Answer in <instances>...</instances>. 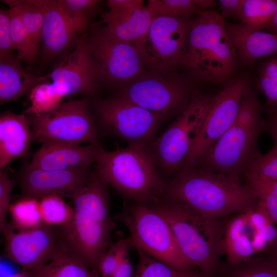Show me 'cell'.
<instances>
[{
  "mask_svg": "<svg viewBox=\"0 0 277 277\" xmlns=\"http://www.w3.org/2000/svg\"><path fill=\"white\" fill-rule=\"evenodd\" d=\"M165 198L218 217L246 212L258 203L253 191L240 177L195 166L183 167L175 174L167 183Z\"/></svg>",
  "mask_w": 277,
  "mask_h": 277,
  "instance_id": "cell-1",
  "label": "cell"
},
{
  "mask_svg": "<svg viewBox=\"0 0 277 277\" xmlns=\"http://www.w3.org/2000/svg\"><path fill=\"white\" fill-rule=\"evenodd\" d=\"M70 197L74 215L68 223L61 226L60 243L97 273L99 259L108 248L115 226L109 214L107 187L91 180Z\"/></svg>",
  "mask_w": 277,
  "mask_h": 277,
  "instance_id": "cell-2",
  "label": "cell"
},
{
  "mask_svg": "<svg viewBox=\"0 0 277 277\" xmlns=\"http://www.w3.org/2000/svg\"><path fill=\"white\" fill-rule=\"evenodd\" d=\"M151 146L116 145L102 148L95 172L107 185L130 201L155 204L165 197L167 183L163 179Z\"/></svg>",
  "mask_w": 277,
  "mask_h": 277,
  "instance_id": "cell-3",
  "label": "cell"
},
{
  "mask_svg": "<svg viewBox=\"0 0 277 277\" xmlns=\"http://www.w3.org/2000/svg\"><path fill=\"white\" fill-rule=\"evenodd\" d=\"M238 56L221 14L211 9L192 19L181 66L194 80L224 85L238 68Z\"/></svg>",
  "mask_w": 277,
  "mask_h": 277,
  "instance_id": "cell-4",
  "label": "cell"
},
{
  "mask_svg": "<svg viewBox=\"0 0 277 277\" xmlns=\"http://www.w3.org/2000/svg\"><path fill=\"white\" fill-rule=\"evenodd\" d=\"M150 205L166 219L184 256L203 275H209L224 253V228L220 217L167 198Z\"/></svg>",
  "mask_w": 277,
  "mask_h": 277,
  "instance_id": "cell-5",
  "label": "cell"
},
{
  "mask_svg": "<svg viewBox=\"0 0 277 277\" xmlns=\"http://www.w3.org/2000/svg\"><path fill=\"white\" fill-rule=\"evenodd\" d=\"M261 109L257 95L249 87L231 126L204 156L190 166L241 178L250 163L261 154L258 140L264 125Z\"/></svg>",
  "mask_w": 277,
  "mask_h": 277,
  "instance_id": "cell-6",
  "label": "cell"
},
{
  "mask_svg": "<svg viewBox=\"0 0 277 277\" xmlns=\"http://www.w3.org/2000/svg\"><path fill=\"white\" fill-rule=\"evenodd\" d=\"M116 218L127 227L136 249L180 271L194 267L181 251L166 219L151 205L126 202Z\"/></svg>",
  "mask_w": 277,
  "mask_h": 277,
  "instance_id": "cell-7",
  "label": "cell"
},
{
  "mask_svg": "<svg viewBox=\"0 0 277 277\" xmlns=\"http://www.w3.org/2000/svg\"><path fill=\"white\" fill-rule=\"evenodd\" d=\"M199 92L191 81L176 72L159 74L146 71L124 84L117 96L169 117L183 112Z\"/></svg>",
  "mask_w": 277,
  "mask_h": 277,
  "instance_id": "cell-8",
  "label": "cell"
},
{
  "mask_svg": "<svg viewBox=\"0 0 277 277\" xmlns=\"http://www.w3.org/2000/svg\"><path fill=\"white\" fill-rule=\"evenodd\" d=\"M26 115L32 142L41 145L88 143L100 145L94 118L86 100H69L51 111Z\"/></svg>",
  "mask_w": 277,
  "mask_h": 277,
  "instance_id": "cell-9",
  "label": "cell"
},
{
  "mask_svg": "<svg viewBox=\"0 0 277 277\" xmlns=\"http://www.w3.org/2000/svg\"><path fill=\"white\" fill-rule=\"evenodd\" d=\"M216 94L199 92L151 145L159 169L175 174L199 134Z\"/></svg>",
  "mask_w": 277,
  "mask_h": 277,
  "instance_id": "cell-10",
  "label": "cell"
},
{
  "mask_svg": "<svg viewBox=\"0 0 277 277\" xmlns=\"http://www.w3.org/2000/svg\"><path fill=\"white\" fill-rule=\"evenodd\" d=\"M94 107L104 130L128 145L151 146L158 128L167 118L118 96L95 100Z\"/></svg>",
  "mask_w": 277,
  "mask_h": 277,
  "instance_id": "cell-11",
  "label": "cell"
},
{
  "mask_svg": "<svg viewBox=\"0 0 277 277\" xmlns=\"http://www.w3.org/2000/svg\"><path fill=\"white\" fill-rule=\"evenodd\" d=\"M190 17L157 16L154 18L141 50L148 71L176 72L186 54Z\"/></svg>",
  "mask_w": 277,
  "mask_h": 277,
  "instance_id": "cell-12",
  "label": "cell"
},
{
  "mask_svg": "<svg viewBox=\"0 0 277 277\" xmlns=\"http://www.w3.org/2000/svg\"><path fill=\"white\" fill-rule=\"evenodd\" d=\"M249 87L248 81L242 76L231 78L223 85L216 94L200 132L180 169L192 165L204 156L229 128Z\"/></svg>",
  "mask_w": 277,
  "mask_h": 277,
  "instance_id": "cell-13",
  "label": "cell"
},
{
  "mask_svg": "<svg viewBox=\"0 0 277 277\" xmlns=\"http://www.w3.org/2000/svg\"><path fill=\"white\" fill-rule=\"evenodd\" d=\"M87 41L98 80L124 84L144 71L137 49L111 36L103 28L94 31Z\"/></svg>",
  "mask_w": 277,
  "mask_h": 277,
  "instance_id": "cell-14",
  "label": "cell"
},
{
  "mask_svg": "<svg viewBox=\"0 0 277 277\" xmlns=\"http://www.w3.org/2000/svg\"><path fill=\"white\" fill-rule=\"evenodd\" d=\"M2 231L6 240V256L26 271H33L44 265L59 247L51 227L45 224L21 229L9 223Z\"/></svg>",
  "mask_w": 277,
  "mask_h": 277,
  "instance_id": "cell-15",
  "label": "cell"
},
{
  "mask_svg": "<svg viewBox=\"0 0 277 277\" xmlns=\"http://www.w3.org/2000/svg\"><path fill=\"white\" fill-rule=\"evenodd\" d=\"M72 47L49 73L51 83L63 99L76 94L93 97L97 90L98 80L85 34L77 38Z\"/></svg>",
  "mask_w": 277,
  "mask_h": 277,
  "instance_id": "cell-16",
  "label": "cell"
},
{
  "mask_svg": "<svg viewBox=\"0 0 277 277\" xmlns=\"http://www.w3.org/2000/svg\"><path fill=\"white\" fill-rule=\"evenodd\" d=\"M90 167L63 170H45L28 164L18 175L17 181L24 196L40 200L49 195L69 196L84 184L93 173Z\"/></svg>",
  "mask_w": 277,
  "mask_h": 277,
  "instance_id": "cell-17",
  "label": "cell"
},
{
  "mask_svg": "<svg viewBox=\"0 0 277 277\" xmlns=\"http://www.w3.org/2000/svg\"><path fill=\"white\" fill-rule=\"evenodd\" d=\"M102 148L101 145L94 144H43L33 154L28 165L45 170L90 167L96 162Z\"/></svg>",
  "mask_w": 277,
  "mask_h": 277,
  "instance_id": "cell-18",
  "label": "cell"
},
{
  "mask_svg": "<svg viewBox=\"0 0 277 277\" xmlns=\"http://www.w3.org/2000/svg\"><path fill=\"white\" fill-rule=\"evenodd\" d=\"M154 17L144 4L130 11L120 13L108 11L103 15L106 24L103 28L111 36L134 46L141 54L145 37Z\"/></svg>",
  "mask_w": 277,
  "mask_h": 277,
  "instance_id": "cell-19",
  "label": "cell"
},
{
  "mask_svg": "<svg viewBox=\"0 0 277 277\" xmlns=\"http://www.w3.org/2000/svg\"><path fill=\"white\" fill-rule=\"evenodd\" d=\"M32 142L30 125L24 112L7 111L0 116V168L27 154Z\"/></svg>",
  "mask_w": 277,
  "mask_h": 277,
  "instance_id": "cell-20",
  "label": "cell"
},
{
  "mask_svg": "<svg viewBox=\"0 0 277 277\" xmlns=\"http://www.w3.org/2000/svg\"><path fill=\"white\" fill-rule=\"evenodd\" d=\"M44 8L41 42L46 57L52 58L74 44L77 34L64 15L59 1H44Z\"/></svg>",
  "mask_w": 277,
  "mask_h": 277,
  "instance_id": "cell-21",
  "label": "cell"
},
{
  "mask_svg": "<svg viewBox=\"0 0 277 277\" xmlns=\"http://www.w3.org/2000/svg\"><path fill=\"white\" fill-rule=\"evenodd\" d=\"M227 35L244 63L277 54V34L252 30L241 23H225Z\"/></svg>",
  "mask_w": 277,
  "mask_h": 277,
  "instance_id": "cell-22",
  "label": "cell"
},
{
  "mask_svg": "<svg viewBox=\"0 0 277 277\" xmlns=\"http://www.w3.org/2000/svg\"><path fill=\"white\" fill-rule=\"evenodd\" d=\"M49 79V74L36 76L28 73L12 54L0 58L1 105L29 95L36 86Z\"/></svg>",
  "mask_w": 277,
  "mask_h": 277,
  "instance_id": "cell-23",
  "label": "cell"
},
{
  "mask_svg": "<svg viewBox=\"0 0 277 277\" xmlns=\"http://www.w3.org/2000/svg\"><path fill=\"white\" fill-rule=\"evenodd\" d=\"M254 231L245 213H237L224 227V253L231 265H235L254 256L252 244Z\"/></svg>",
  "mask_w": 277,
  "mask_h": 277,
  "instance_id": "cell-24",
  "label": "cell"
},
{
  "mask_svg": "<svg viewBox=\"0 0 277 277\" xmlns=\"http://www.w3.org/2000/svg\"><path fill=\"white\" fill-rule=\"evenodd\" d=\"M59 244L55 253L47 263L29 271L31 277H98L82 260Z\"/></svg>",
  "mask_w": 277,
  "mask_h": 277,
  "instance_id": "cell-25",
  "label": "cell"
},
{
  "mask_svg": "<svg viewBox=\"0 0 277 277\" xmlns=\"http://www.w3.org/2000/svg\"><path fill=\"white\" fill-rule=\"evenodd\" d=\"M215 5L212 0H149L146 5L155 17L171 16L190 17Z\"/></svg>",
  "mask_w": 277,
  "mask_h": 277,
  "instance_id": "cell-26",
  "label": "cell"
},
{
  "mask_svg": "<svg viewBox=\"0 0 277 277\" xmlns=\"http://www.w3.org/2000/svg\"><path fill=\"white\" fill-rule=\"evenodd\" d=\"M14 7L33 42L38 48L44 20V1H3Z\"/></svg>",
  "mask_w": 277,
  "mask_h": 277,
  "instance_id": "cell-27",
  "label": "cell"
},
{
  "mask_svg": "<svg viewBox=\"0 0 277 277\" xmlns=\"http://www.w3.org/2000/svg\"><path fill=\"white\" fill-rule=\"evenodd\" d=\"M276 4L274 0H243L238 18L247 27L261 30L269 27Z\"/></svg>",
  "mask_w": 277,
  "mask_h": 277,
  "instance_id": "cell-28",
  "label": "cell"
},
{
  "mask_svg": "<svg viewBox=\"0 0 277 277\" xmlns=\"http://www.w3.org/2000/svg\"><path fill=\"white\" fill-rule=\"evenodd\" d=\"M9 11L11 38L13 48L17 52V58L31 66L36 59L38 48L28 34L15 8H10Z\"/></svg>",
  "mask_w": 277,
  "mask_h": 277,
  "instance_id": "cell-29",
  "label": "cell"
},
{
  "mask_svg": "<svg viewBox=\"0 0 277 277\" xmlns=\"http://www.w3.org/2000/svg\"><path fill=\"white\" fill-rule=\"evenodd\" d=\"M8 212L11 217L10 223L18 229H31L44 224L40 212L39 200L36 198L24 196L10 204Z\"/></svg>",
  "mask_w": 277,
  "mask_h": 277,
  "instance_id": "cell-30",
  "label": "cell"
},
{
  "mask_svg": "<svg viewBox=\"0 0 277 277\" xmlns=\"http://www.w3.org/2000/svg\"><path fill=\"white\" fill-rule=\"evenodd\" d=\"M39 208L43 223L51 227L67 224L74 215L73 208L58 194L49 195L40 199Z\"/></svg>",
  "mask_w": 277,
  "mask_h": 277,
  "instance_id": "cell-31",
  "label": "cell"
},
{
  "mask_svg": "<svg viewBox=\"0 0 277 277\" xmlns=\"http://www.w3.org/2000/svg\"><path fill=\"white\" fill-rule=\"evenodd\" d=\"M269 216L277 224V181L254 177H244Z\"/></svg>",
  "mask_w": 277,
  "mask_h": 277,
  "instance_id": "cell-32",
  "label": "cell"
},
{
  "mask_svg": "<svg viewBox=\"0 0 277 277\" xmlns=\"http://www.w3.org/2000/svg\"><path fill=\"white\" fill-rule=\"evenodd\" d=\"M30 105L24 111L25 114H38L51 111L57 108L63 98L51 83L45 82L36 86L29 95Z\"/></svg>",
  "mask_w": 277,
  "mask_h": 277,
  "instance_id": "cell-33",
  "label": "cell"
},
{
  "mask_svg": "<svg viewBox=\"0 0 277 277\" xmlns=\"http://www.w3.org/2000/svg\"><path fill=\"white\" fill-rule=\"evenodd\" d=\"M99 1L94 0H61L62 12L73 31L77 35L84 33L88 24L87 11Z\"/></svg>",
  "mask_w": 277,
  "mask_h": 277,
  "instance_id": "cell-34",
  "label": "cell"
},
{
  "mask_svg": "<svg viewBox=\"0 0 277 277\" xmlns=\"http://www.w3.org/2000/svg\"><path fill=\"white\" fill-rule=\"evenodd\" d=\"M234 267V277H277V261L268 256H253Z\"/></svg>",
  "mask_w": 277,
  "mask_h": 277,
  "instance_id": "cell-35",
  "label": "cell"
},
{
  "mask_svg": "<svg viewBox=\"0 0 277 277\" xmlns=\"http://www.w3.org/2000/svg\"><path fill=\"white\" fill-rule=\"evenodd\" d=\"M132 246L129 238L122 239L110 244L99 259L98 272L102 277H112L121 260Z\"/></svg>",
  "mask_w": 277,
  "mask_h": 277,
  "instance_id": "cell-36",
  "label": "cell"
},
{
  "mask_svg": "<svg viewBox=\"0 0 277 277\" xmlns=\"http://www.w3.org/2000/svg\"><path fill=\"white\" fill-rule=\"evenodd\" d=\"M136 250L138 261L132 277H179L183 272L171 267L141 250Z\"/></svg>",
  "mask_w": 277,
  "mask_h": 277,
  "instance_id": "cell-37",
  "label": "cell"
},
{
  "mask_svg": "<svg viewBox=\"0 0 277 277\" xmlns=\"http://www.w3.org/2000/svg\"><path fill=\"white\" fill-rule=\"evenodd\" d=\"M243 177L277 181V152L272 149L258 155L248 165Z\"/></svg>",
  "mask_w": 277,
  "mask_h": 277,
  "instance_id": "cell-38",
  "label": "cell"
},
{
  "mask_svg": "<svg viewBox=\"0 0 277 277\" xmlns=\"http://www.w3.org/2000/svg\"><path fill=\"white\" fill-rule=\"evenodd\" d=\"M259 88L266 97V106L277 108V54L263 66Z\"/></svg>",
  "mask_w": 277,
  "mask_h": 277,
  "instance_id": "cell-39",
  "label": "cell"
},
{
  "mask_svg": "<svg viewBox=\"0 0 277 277\" xmlns=\"http://www.w3.org/2000/svg\"><path fill=\"white\" fill-rule=\"evenodd\" d=\"M13 182L4 168L0 171V227L1 230L6 225V216L10 204Z\"/></svg>",
  "mask_w": 277,
  "mask_h": 277,
  "instance_id": "cell-40",
  "label": "cell"
},
{
  "mask_svg": "<svg viewBox=\"0 0 277 277\" xmlns=\"http://www.w3.org/2000/svg\"><path fill=\"white\" fill-rule=\"evenodd\" d=\"M14 50L11 38L9 10H0V58L12 54Z\"/></svg>",
  "mask_w": 277,
  "mask_h": 277,
  "instance_id": "cell-41",
  "label": "cell"
},
{
  "mask_svg": "<svg viewBox=\"0 0 277 277\" xmlns=\"http://www.w3.org/2000/svg\"><path fill=\"white\" fill-rule=\"evenodd\" d=\"M267 118L264 120V130L270 135L273 141L272 149L277 152V108L266 106Z\"/></svg>",
  "mask_w": 277,
  "mask_h": 277,
  "instance_id": "cell-42",
  "label": "cell"
},
{
  "mask_svg": "<svg viewBox=\"0 0 277 277\" xmlns=\"http://www.w3.org/2000/svg\"><path fill=\"white\" fill-rule=\"evenodd\" d=\"M141 0H109L108 6L112 13H118L132 11L144 4Z\"/></svg>",
  "mask_w": 277,
  "mask_h": 277,
  "instance_id": "cell-43",
  "label": "cell"
},
{
  "mask_svg": "<svg viewBox=\"0 0 277 277\" xmlns=\"http://www.w3.org/2000/svg\"><path fill=\"white\" fill-rule=\"evenodd\" d=\"M219 2L223 18L229 16L238 17L243 0H220Z\"/></svg>",
  "mask_w": 277,
  "mask_h": 277,
  "instance_id": "cell-44",
  "label": "cell"
},
{
  "mask_svg": "<svg viewBox=\"0 0 277 277\" xmlns=\"http://www.w3.org/2000/svg\"><path fill=\"white\" fill-rule=\"evenodd\" d=\"M133 266L131 262L129 251L123 256L115 272L112 277H132Z\"/></svg>",
  "mask_w": 277,
  "mask_h": 277,
  "instance_id": "cell-45",
  "label": "cell"
},
{
  "mask_svg": "<svg viewBox=\"0 0 277 277\" xmlns=\"http://www.w3.org/2000/svg\"><path fill=\"white\" fill-rule=\"evenodd\" d=\"M267 256L272 258L277 261V240L276 242L266 251Z\"/></svg>",
  "mask_w": 277,
  "mask_h": 277,
  "instance_id": "cell-46",
  "label": "cell"
},
{
  "mask_svg": "<svg viewBox=\"0 0 277 277\" xmlns=\"http://www.w3.org/2000/svg\"><path fill=\"white\" fill-rule=\"evenodd\" d=\"M268 28L272 31V33L277 34V4L273 17Z\"/></svg>",
  "mask_w": 277,
  "mask_h": 277,
  "instance_id": "cell-47",
  "label": "cell"
},
{
  "mask_svg": "<svg viewBox=\"0 0 277 277\" xmlns=\"http://www.w3.org/2000/svg\"><path fill=\"white\" fill-rule=\"evenodd\" d=\"M204 275H200L198 273L191 272L190 270L183 271L179 277H205Z\"/></svg>",
  "mask_w": 277,
  "mask_h": 277,
  "instance_id": "cell-48",
  "label": "cell"
},
{
  "mask_svg": "<svg viewBox=\"0 0 277 277\" xmlns=\"http://www.w3.org/2000/svg\"><path fill=\"white\" fill-rule=\"evenodd\" d=\"M8 277H31L29 271H23L21 272H17L10 274Z\"/></svg>",
  "mask_w": 277,
  "mask_h": 277,
  "instance_id": "cell-49",
  "label": "cell"
}]
</instances>
